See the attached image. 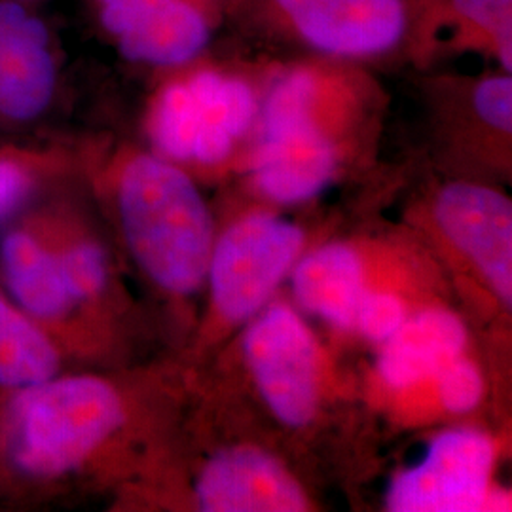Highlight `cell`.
Returning a JSON list of instances; mask_svg holds the SVG:
<instances>
[{
  "label": "cell",
  "instance_id": "cell-1",
  "mask_svg": "<svg viewBox=\"0 0 512 512\" xmlns=\"http://www.w3.org/2000/svg\"><path fill=\"white\" fill-rule=\"evenodd\" d=\"M351 78L353 69L338 57L275 76L258 107L249 162L258 192L277 203L308 202L336 179L342 147L332 116Z\"/></svg>",
  "mask_w": 512,
  "mask_h": 512
},
{
  "label": "cell",
  "instance_id": "cell-2",
  "mask_svg": "<svg viewBox=\"0 0 512 512\" xmlns=\"http://www.w3.org/2000/svg\"><path fill=\"white\" fill-rule=\"evenodd\" d=\"M116 192L129 249L145 274L169 293H194L215 245L196 184L160 154L131 152L118 162Z\"/></svg>",
  "mask_w": 512,
  "mask_h": 512
},
{
  "label": "cell",
  "instance_id": "cell-3",
  "mask_svg": "<svg viewBox=\"0 0 512 512\" xmlns=\"http://www.w3.org/2000/svg\"><path fill=\"white\" fill-rule=\"evenodd\" d=\"M122 423L124 403L105 380L54 376L19 389L6 416V452L25 475H65Z\"/></svg>",
  "mask_w": 512,
  "mask_h": 512
},
{
  "label": "cell",
  "instance_id": "cell-4",
  "mask_svg": "<svg viewBox=\"0 0 512 512\" xmlns=\"http://www.w3.org/2000/svg\"><path fill=\"white\" fill-rule=\"evenodd\" d=\"M164 71L148 103L147 133L156 154L173 164L217 165L256 124L258 95L241 74L202 55Z\"/></svg>",
  "mask_w": 512,
  "mask_h": 512
},
{
  "label": "cell",
  "instance_id": "cell-5",
  "mask_svg": "<svg viewBox=\"0 0 512 512\" xmlns=\"http://www.w3.org/2000/svg\"><path fill=\"white\" fill-rule=\"evenodd\" d=\"M99 29L131 63L169 69L203 55L226 0H90Z\"/></svg>",
  "mask_w": 512,
  "mask_h": 512
},
{
  "label": "cell",
  "instance_id": "cell-6",
  "mask_svg": "<svg viewBox=\"0 0 512 512\" xmlns=\"http://www.w3.org/2000/svg\"><path fill=\"white\" fill-rule=\"evenodd\" d=\"M298 226L272 215L236 222L217 245L207 268L217 310L228 321L253 317L291 272L302 251Z\"/></svg>",
  "mask_w": 512,
  "mask_h": 512
},
{
  "label": "cell",
  "instance_id": "cell-7",
  "mask_svg": "<svg viewBox=\"0 0 512 512\" xmlns=\"http://www.w3.org/2000/svg\"><path fill=\"white\" fill-rule=\"evenodd\" d=\"M245 359L262 399L289 427L308 425L319 403V353L287 306L264 311L245 336Z\"/></svg>",
  "mask_w": 512,
  "mask_h": 512
},
{
  "label": "cell",
  "instance_id": "cell-8",
  "mask_svg": "<svg viewBox=\"0 0 512 512\" xmlns=\"http://www.w3.org/2000/svg\"><path fill=\"white\" fill-rule=\"evenodd\" d=\"M494 467L492 439L475 429L446 431L425 458L391 484L385 505L393 512H473L488 503Z\"/></svg>",
  "mask_w": 512,
  "mask_h": 512
},
{
  "label": "cell",
  "instance_id": "cell-9",
  "mask_svg": "<svg viewBox=\"0 0 512 512\" xmlns=\"http://www.w3.org/2000/svg\"><path fill=\"white\" fill-rule=\"evenodd\" d=\"M59 44L33 0H0V122L29 124L50 109Z\"/></svg>",
  "mask_w": 512,
  "mask_h": 512
},
{
  "label": "cell",
  "instance_id": "cell-10",
  "mask_svg": "<svg viewBox=\"0 0 512 512\" xmlns=\"http://www.w3.org/2000/svg\"><path fill=\"white\" fill-rule=\"evenodd\" d=\"M277 14L313 50L338 59H366L403 44L406 0H272Z\"/></svg>",
  "mask_w": 512,
  "mask_h": 512
},
{
  "label": "cell",
  "instance_id": "cell-11",
  "mask_svg": "<svg viewBox=\"0 0 512 512\" xmlns=\"http://www.w3.org/2000/svg\"><path fill=\"white\" fill-rule=\"evenodd\" d=\"M435 213L444 234L475 262L499 300L511 308V202L492 188L456 183L440 192Z\"/></svg>",
  "mask_w": 512,
  "mask_h": 512
},
{
  "label": "cell",
  "instance_id": "cell-12",
  "mask_svg": "<svg viewBox=\"0 0 512 512\" xmlns=\"http://www.w3.org/2000/svg\"><path fill=\"white\" fill-rule=\"evenodd\" d=\"M412 50L475 52L512 69V0H406Z\"/></svg>",
  "mask_w": 512,
  "mask_h": 512
},
{
  "label": "cell",
  "instance_id": "cell-13",
  "mask_svg": "<svg viewBox=\"0 0 512 512\" xmlns=\"http://www.w3.org/2000/svg\"><path fill=\"white\" fill-rule=\"evenodd\" d=\"M198 503L207 512H298L308 499L270 454L241 446L211 459L198 480Z\"/></svg>",
  "mask_w": 512,
  "mask_h": 512
},
{
  "label": "cell",
  "instance_id": "cell-14",
  "mask_svg": "<svg viewBox=\"0 0 512 512\" xmlns=\"http://www.w3.org/2000/svg\"><path fill=\"white\" fill-rule=\"evenodd\" d=\"M467 344L465 327L450 311L425 310L406 317L403 327L387 342L378 361L385 384L408 389L435 380L450 363L461 357Z\"/></svg>",
  "mask_w": 512,
  "mask_h": 512
},
{
  "label": "cell",
  "instance_id": "cell-15",
  "mask_svg": "<svg viewBox=\"0 0 512 512\" xmlns=\"http://www.w3.org/2000/svg\"><path fill=\"white\" fill-rule=\"evenodd\" d=\"M294 294L311 313L340 329L355 323L365 296V274L359 255L348 245H327L306 256L294 270Z\"/></svg>",
  "mask_w": 512,
  "mask_h": 512
},
{
  "label": "cell",
  "instance_id": "cell-16",
  "mask_svg": "<svg viewBox=\"0 0 512 512\" xmlns=\"http://www.w3.org/2000/svg\"><path fill=\"white\" fill-rule=\"evenodd\" d=\"M0 268L21 308L40 321H59L76 306L57 256L33 234L16 230L2 239Z\"/></svg>",
  "mask_w": 512,
  "mask_h": 512
},
{
  "label": "cell",
  "instance_id": "cell-17",
  "mask_svg": "<svg viewBox=\"0 0 512 512\" xmlns=\"http://www.w3.org/2000/svg\"><path fill=\"white\" fill-rule=\"evenodd\" d=\"M59 355L50 338L0 294V385L29 387L54 378Z\"/></svg>",
  "mask_w": 512,
  "mask_h": 512
},
{
  "label": "cell",
  "instance_id": "cell-18",
  "mask_svg": "<svg viewBox=\"0 0 512 512\" xmlns=\"http://www.w3.org/2000/svg\"><path fill=\"white\" fill-rule=\"evenodd\" d=\"M54 253L76 304L103 293L109 279V262L101 245L93 241H74Z\"/></svg>",
  "mask_w": 512,
  "mask_h": 512
},
{
  "label": "cell",
  "instance_id": "cell-19",
  "mask_svg": "<svg viewBox=\"0 0 512 512\" xmlns=\"http://www.w3.org/2000/svg\"><path fill=\"white\" fill-rule=\"evenodd\" d=\"M50 152H33L19 148L0 150V219L12 213L37 186L44 171L52 165Z\"/></svg>",
  "mask_w": 512,
  "mask_h": 512
},
{
  "label": "cell",
  "instance_id": "cell-20",
  "mask_svg": "<svg viewBox=\"0 0 512 512\" xmlns=\"http://www.w3.org/2000/svg\"><path fill=\"white\" fill-rule=\"evenodd\" d=\"M406 308L399 296L391 293H365L355 323L372 342H387L406 321Z\"/></svg>",
  "mask_w": 512,
  "mask_h": 512
},
{
  "label": "cell",
  "instance_id": "cell-21",
  "mask_svg": "<svg viewBox=\"0 0 512 512\" xmlns=\"http://www.w3.org/2000/svg\"><path fill=\"white\" fill-rule=\"evenodd\" d=\"M473 109L476 116L499 133L511 135L512 129V78L501 71L476 82L473 90Z\"/></svg>",
  "mask_w": 512,
  "mask_h": 512
},
{
  "label": "cell",
  "instance_id": "cell-22",
  "mask_svg": "<svg viewBox=\"0 0 512 512\" xmlns=\"http://www.w3.org/2000/svg\"><path fill=\"white\" fill-rule=\"evenodd\" d=\"M435 380L439 384L440 401L446 410L454 414L471 412L482 399L484 384L480 372L473 363L465 361L463 357L440 370Z\"/></svg>",
  "mask_w": 512,
  "mask_h": 512
}]
</instances>
